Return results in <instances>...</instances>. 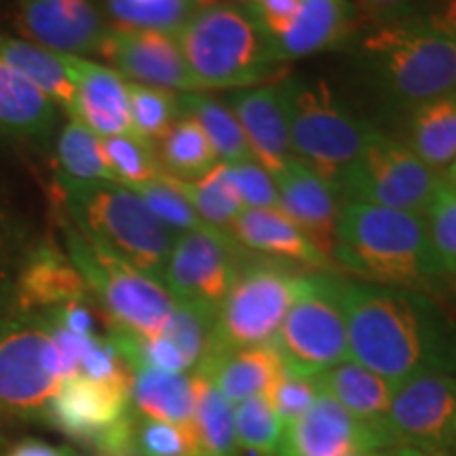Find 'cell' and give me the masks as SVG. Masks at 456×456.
<instances>
[{
  "label": "cell",
  "instance_id": "3",
  "mask_svg": "<svg viewBox=\"0 0 456 456\" xmlns=\"http://www.w3.org/2000/svg\"><path fill=\"white\" fill-rule=\"evenodd\" d=\"M345 47L393 106L410 110L456 89V45L419 15L362 28Z\"/></svg>",
  "mask_w": 456,
  "mask_h": 456
},
{
  "label": "cell",
  "instance_id": "35",
  "mask_svg": "<svg viewBox=\"0 0 456 456\" xmlns=\"http://www.w3.org/2000/svg\"><path fill=\"white\" fill-rule=\"evenodd\" d=\"M208 0H106L114 24L131 30L175 34Z\"/></svg>",
  "mask_w": 456,
  "mask_h": 456
},
{
  "label": "cell",
  "instance_id": "19",
  "mask_svg": "<svg viewBox=\"0 0 456 456\" xmlns=\"http://www.w3.org/2000/svg\"><path fill=\"white\" fill-rule=\"evenodd\" d=\"M64 64L74 85V121L83 123L100 138L134 134L129 118L127 81L110 66L89 57L66 55Z\"/></svg>",
  "mask_w": 456,
  "mask_h": 456
},
{
  "label": "cell",
  "instance_id": "52",
  "mask_svg": "<svg viewBox=\"0 0 456 456\" xmlns=\"http://www.w3.org/2000/svg\"><path fill=\"white\" fill-rule=\"evenodd\" d=\"M7 446H9V444H7V440H4V437H3V436H0V456H3L4 452H7Z\"/></svg>",
  "mask_w": 456,
  "mask_h": 456
},
{
  "label": "cell",
  "instance_id": "14",
  "mask_svg": "<svg viewBox=\"0 0 456 456\" xmlns=\"http://www.w3.org/2000/svg\"><path fill=\"white\" fill-rule=\"evenodd\" d=\"M385 431L393 448L446 456L456 446V374L431 372L395 385Z\"/></svg>",
  "mask_w": 456,
  "mask_h": 456
},
{
  "label": "cell",
  "instance_id": "47",
  "mask_svg": "<svg viewBox=\"0 0 456 456\" xmlns=\"http://www.w3.org/2000/svg\"><path fill=\"white\" fill-rule=\"evenodd\" d=\"M3 456H78L72 448L55 446L43 440H24Z\"/></svg>",
  "mask_w": 456,
  "mask_h": 456
},
{
  "label": "cell",
  "instance_id": "49",
  "mask_svg": "<svg viewBox=\"0 0 456 456\" xmlns=\"http://www.w3.org/2000/svg\"><path fill=\"white\" fill-rule=\"evenodd\" d=\"M368 456H420V454L410 452V450H403V448H389V450H379V452H372Z\"/></svg>",
  "mask_w": 456,
  "mask_h": 456
},
{
  "label": "cell",
  "instance_id": "28",
  "mask_svg": "<svg viewBox=\"0 0 456 456\" xmlns=\"http://www.w3.org/2000/svg\"><path fill=\"white\" fill-rule=\"evenodd\" d=\"M433 171H446L456 159V89L410 108L408 142Z\"/></svg>",
  "mask_w": 456,
  "mask_h": 456
},
{
  "label": "cell",
  "instance_id": "54",
  "mask_svg": "<svg viewBox=\"0 0 456 456\" xmlns=\"http://www.w3.org/2000/svg\"><path fill=\"white\" fill-rule=\"evenodd\" d=\"M454 184H456V182H454Z\"/></svg>",
  "mask_w": 456,
  "mask_h": 456
},
{
  "label": "cell",
  "instance_id": "9",
  "mask_svg": "<svg viewBox=\"0 0 456 456\" xmlns=\"http://www.w3.org/2000/svg\"><path fill=\"white\" fill-rule=\"evenodd\" d=\"M305 273L300 266L262 256L243 260L231 292L216 313L208 353L269 345L298 294Z\"/></svg>",
  "mask_w": 456,
  "mask_h": 456
},
{
  "label": "cell",
  "instance_id": "40",
  "mask_svg": "<svg viewBox=\"0 0 456 456\" xmlns=\"http://www.w3.org/2000/svg\"><path fill=\"white\" fill-rule=\"evenodd\" d=\"M134 456H197L192 425L167 423L134 412Z\"/></svg>",
  "mask_w": 456,
  "mask_h": 456
},
{
  "label": "cell",
  "instance_id": "15",
  "mask_svg": "<svg viewBox=\"0 0 456 456\" xmlns=\"http://www.w3.org/2000/svg\"><path fill=\"white\" fill-rule=\"evenodd\" d=\"M389 448L385 431L363 425L319 391L315 403L285 425L277 456H368Z\"/></svg>",
  "mask_w": 456,
  "mask_h": 456
},
{
  "label": "cell",
  "instance_id": "33",
  "mask_svg": "<svg viewBox=\"0 0 456 456\" xmlns=\"http://www.w3.org/2000/svg\"><path fill=\"white\" fill-rule=\"evenodd\" d=\"M57 180L66 182H118L108 165L100 135L83 123L68 118L55 142Z\"/></svg>",
  "mask_w": 456,
  "mask_h": 456
},
{
  "label": "cell",
  "instance_id": "12",
  "mask_svg": "<svg viewBox=\"0 0 456 456\" xmlns=\"http://www.w3.org/2000/svg\"><path fill=\"white\" fill-rule=\"evenodd\" d=\"M442 175L420 161L406 142L370 129L366 144L338 184L342 201L427 214Z\"/></svg>",
  "mask_w": 456,
  "mask_h": 456
},
{
  "label": "cell",
  "instance_id": "39",
  "mask_svg": "<svg viewBox=\"0 0 456 456\" xmlns=\"http://www.w3.org/2000/svg\"><path fill=\"white\" fill-rule=\"evenodd\" d=\"M425 220L442 275L456 279V184L444 175L433 192Z\"/></svg>",
  "mask_w": 456,
  "mask_h": 456
},
{
  "label": "cell",
  "instance_id": "13",
  "mask_svg": "<svg viewBox=\"0 0 456 456\" xmlns=\"http://www.w3.org/2000/svg\"><path fill=\"white\" fill-rule=\"evenodd\" d=\"M243 249L212 226L180 232L171 248L163 285L175 305L216 319L243 265Z\"/></svg>",
  "mask_w": 456,
  "mask_h": 456
},
{
  "label": "cell",
  "instance_id": "37",
  "mask_svg": "<svg viewBox=\"0 0 456 456\" xmlns=\"http://www.w3.org/2000/svg\"><path fill=\"white\" fill-rule=\"evenodd\" d=\"M232 416L239 448L254 456H277L285 425L265 393L235 403Z\"/></svg>",
  "mask_w": 456,
  "mask_h": 456
},
{
  "label": "cell",
  "instance_id": "53",
  "mask_svg": "<svg viewBox=\"0 0 456 456\" xmlns=\"http://www.w3.org/2000/svg\"><path fill=\"white\" fill-rule=\"evenodd\" d=\"M452 452H454V456H456V446H454V450H452Z\"/></svg>",
  "mask_w": 456,
  "mask_h": 456
},
{
  "label": "cell",
  "instance_id": "17",
  "mask_svg": "<svg viewBox=\"0 0 456 456\" xmlns=\"http://www.w3.org/2000/svg\"><path fill=\"white\" fill-rule=\"evenodd\" d=\"M26 41L66 55H98L108 26L94 0H17Z\"/></svg>",
  "mask_w": 456,
  "mask_h": 456
},
{
  "label": "cell",
  "instance_id": "51",
  "mask_svg": "<svg viewBox=\"0 0 456 456\" xmlns=\"http://www.w3.org/2000/svg\"><path fill=\"white\" fill-rule=\"evenodd\" d=\"M208 3H232V4L243 3V4H249V3H252V0H208Z\"/></svg>",
  "mask_w": 456,
  "mask_h": 456
},
{
  "label": "cell",
  "instance_id": "5",
  "mask_svg": "<svg viewBox=\"0 0 456 456\" xmlns=\"http://www.w3.org/2000/svg\"><path fill=\"white\" fill-rule=\"evenodd\" d=\"M60 214L89 241L102 245L148 277L163 283L175 232L121 182L57 180Z\"/></svg>",
  "mask_w": 456,
  "mask_h": 456
},
{
  "label": "cell",
  "instance_id": "29",
  "mask_svg": "<svg viewBox=\"0 0 456 456\" xmlns=\"http://www.w3.org/2000/svg\"><path fill=\"white\" fill-rule=\"evenodd\" d=\"M0 57L21 77L37 85L61 112L72 117L74 85L64 64V53H55L26 38L0 32Z\"/></svg>",
  "mask_w": 456,
  "mask_h": 456
},
{
  "label": "cell",
  "instance_id": "22",
  "mask_svg": "<svg viewBox=\"0 0 456 456\" xmlns=\"http://www.w3.org/2000/svg\"><path fill=\"white\" fill-rule=\"evenodd\" d=\"M228 235L241 249L262 258L305 266L309 271L338 273L334 262L281 209H243L228 228Z\"/></svg>",
  "mask_w": 456,
  "mask_h": 456
},
{
  "label": "cell",
  "instance_id": "48",
  "mask_svg": "<svg viewBox=\"0 0 456 456\" xmlns=\"http://www.w3.org/2000/svg\"><path fill=\"white\" fill-rule=\"evenodd\" d=\"M15 245H17V232L13 231V226H11L7 216L3 214V209H0V260L7 258Z\"/></svg>",
  "mask_w": 456,
  "mask_h": 456
},
{
  "label": "cell",
  "instance_id": "26",
  "mask_svg": "<svg viewBox=\"0 0 456 456\" xmlns=\"http://www.w3.org/2000/svg\"><path fill=\"white\" fill-rule=\"evenodd\" d=\"M315 380L319 391L332 397L351 416L363 425L385 431V419L395 385L353 359L336 363L334 368L315 376Z\"/></svg>",
  "mask_w": 456,
  "mask_h": 456
},
{
  "label": "cell",
  "instance_id": "16",
  "mask_svg": "<svg viewBox=\"0 0 456 456\" xmlns=\"http://www.w3.org/2000/svg\"><path fill=\"white\" fill-rule=\"evenodd\" d=\"M98 55L110 61V68L131 83L169 89L175 94L199 91L188 72L175 34L112 26L108 28Z\"/></svg>",
  "mask_w": 456,
  "mask_h": 456
},
{
  "label": "cell",
  "instance_id": "50",
  "mask_svg": "<svg viewBox=\"0 0 456 456\" xmlns=\"http://www.w3.org/2000/svg\"><path fill=\"white\" fill-rule=\"evenodd\" d=\"M444 178H448L450 182H456V159L452 161V165L446 169V175H444Z\"/></svg>",
  "mask_w": 456,
  "mask_h": 456
},
{
  "label": "cell",
  "instance_id": "45",
  "mask_svg": "<svg viewBox=\"0 0 456 456\" xmlns=\"http://www.w3.org/2000/svg\"><path fill=\"white\" fill-rule=\"evenodd\" d=\"M298 4L300 0H252L245 7L252 11L256 21L266 32V37L275 38L283 30L285 24L292 20Z\"/></svg>",
  "mask_w": 456,
  "mask_h": 456
},
{
  "label": "cell",
  "instance_id": "8",
  "mask_svg": "<svg viewBox=\"0 0 456 456\" xmlns=\"http://www.w3.org/2000/svg\"><path fill=\"white\" fill-rule=\"evenodd\" d=\"M345 277L332 271H306L281 328L269 345L283 368L298 376L323 374L349 359Z\"/></svg>",
  "mask_w": 456,
  "mask_h": 456
},
{
  "label": "cell",
  "instance_id": "25",
  "mask_svg": "<svg viewBox=\"0 0 456 456\" xmlns=\"http://www.w3.org/2000/svg\"><path fill=\"white\" fill-rule=\"evenodd\" d=\"M192 372L208 376L235 406L243 399L269 391L283 372V363L271 345H258L226 353H205Z\"/></svg>",
  "mask_w": 456,
  "mask_h": 456
},
{
  "label": "cell",
  "instance_id": "23",
  "mask_svg": "<svg viewBox=\"0 0 456 456\" xmlns=\"http://www.w3.org/2000/svg\"><path fill=\"white\" fill-rule=\"evenodd\" d=\"M355 34L349 0H300L292 20L275 38L273 53L279 64L345 47Z\"/></svg>",
  "mask_w": 456,
  "mask_h": 456
},
{
  "label": "cell",
  "instance_id": "30",
  "mask_svg": "<svg viewBox=\"0 0 456 456\" xmlns=\"http://www.w3.org/2000/svg\"><path fill=\"white\" fill-rule=\"evenodd\" d=\"M192 383H195L192 433L197 440V456H241L232 403L216 389V385L205 374L192 372Z\"/></svg>",
  "mask_w": 456,
  "mask_h": 456
},
{
  "label": "cell",
  "instance_id": "4",
  "mask_svg": "<svg viewBox=\"0 0 456 456\" xmlns=\"http://www.w3.org/2000/svg\"><path fill=\"white\" fill-rule=\"evenodd\" d=\"M199 91L248 89L279 78L281 64L252 11L232 3H205L175 32Z\"/></svg>",
  "mask_w": 456,
  "mask_h": 456
},
{
  "label": "cell",
  "instance_id": "36",
  "mask_svg": "<svg viewBox=\"0 0 456 456\" xmlns=\"http://www.w3.org/2000/svg\"><path fill=\"white\" fill-rule=\"evenodd\" d=\"M127 91L131 129L140 138L157 144L171 125L182 117L180 94L131 81H127Z\"/></svg>",
  "mask_w": 456,
  "mask_h": 456
},
{
  "label": "cell",
  "instance_id": "43",
  "mask_svg": "<svg viewBox=\"0 0 456 456\" xmlns=\"http://www.w3.org/2000/svg\"><path fill=\"white\" fill-rule=\"evenodd\" d=\"M228 167L232 171V180L245 209H281L275 180L260 163L249 159L228 163Z\"/></svg>",
  "mask_w": 456,
  "mask_h": 456
},
{
  "label": "cell",
  "instance_id": "31",
  "mask_svg": "<svg viewBox=\"0 0 456 456\" xmlns=\"http://www.w3.org/2000/svg\"><path fill=\"white\" fill-rule=\"evenodd\" d=\"M180 108L184 117L195 118L199 123L220 163L252 159L241 125L224 102L214 95L201 94V91H191V94H180Z\"/></svg>",
  "mask_w": 456,
  "mask_h": 456
},
{
  "label": "cell",
  "instance_id": "11",
  "mask_svg": "<svg viewBox=\"0 0 456 456\" xmlns=\"http://www.w3.org/2000/svg\"><path fill=\"white\" fill-rule=\"evenodd\" d=\"M66 376L64 355L41 315L0 317V412L38 416Z\"/></svg>",
  "mask_w": 456,
  "mask_h": 456
},
{
  "label": "cell",
  "instance_id": "6",
  "mask_svg": "<svg viewBox=\"0 0 456 456\" xmlns=\"http://www.w3.org/2000/svg\"><path fill=\"white\" fill-rule=\"evenodd\" d=\"M281 91L292 157L338 191L372 129L326 78L285 74Z\"/></svg>",
  "mask_w": 456,
  "mask_h": 456
},
{
  "label": "cell",
  "instance_id": "44",
  "mask_svg": "<svg viewBox=\"0 0 456 456\" xmlns=\"http://www.w3.org/2000/svg\"><path fill=\"white\" fill-rule=\"evenodd\" d=\"M425 3L427 0H349L353 20H355V32L368 26L416 15L425 7Z\"/></svg>",
  "mask_w": 456,
  "mask_h": 456
},
{
  "label": "cell",
  "instance_id": "7",
  "mask_svg": "<svg viewBox=\"0 0 456 456\" xmlns=\"http://www.w3.org/2000/svg\"><path fill=\"white\" fill-rule=\"evenodd\" d=\"M60 228L66 254L87 283L89 294L98 298L110 330L140 338H155L161 334L175 309V302L165 285L102 245L89 241L61 214Z\"/></svg>",
  "mask_w": 456,
  "mask_h": 456
},
{
  "label": "cell",
  "instance_id": "38",
  "mask_svg": "<svg viewBox=\"0 0 456 456\" xmlns=\"http://www.w3.org/2000/svg\"><path fill=\"white\" fill-rule=\"evenodd\" d=\"M102 144H104L112 174L123 186L135 188L165 174L159 163L155 144L140 135L125 134L114 135V138H102Z\"/></svg>",
  "mask_w": 456,
  "mask_h": 456
},
{
  "label": "cell",
  "instance_id": "21",
  "mask_svg": "<svg viewBox=\"0 0 456 456\" xmlns=\"http://www.w3.org/2000/svg\"><path fill=\"white\" fill-rule=\"evenodd\" d=\"M89 298V288L81 273L66 249L57 248L53 241L34 245L17 266L15 302L20 313L53 311Z\"/></svg>",
  "mask_w": 456,
  "mask_h": 456
},
{
  "label": "cell",
  "instance_id": "2",
  "mask_svg": "<svg viewBox=\"0 0 456 456\" xmlns=\"http://www.w3.org/2000/svg\"><path fill=\"white\" fill-rule=\"evenodd\" d=\"M332 258L357 281L429 294L442 271L423 214L368 203H342Z\"/></svg>",
  "mask_w": 456,
  "mask_h": 456
},
{
  "label": "cell",
  "instance_id": "18",
  "mask_svg": "<svg viewBox=\"0 0 456 456\" xmlns=\"http://www.w3.org/2000/svg\"><path fill=\"white\" fill-rule=\"evenodd\" d=\"M228 108L241 125L254 161L260 163L275 178L294 159L281 78L232 91L228 95Z\"/></svg>",
  "mask_w": 456,
  "mask_h": 456
},
{
  "label": "cell",
  "instance_id": "46",
  "mask_svg": "<svg viewBox=\"0 0 456 456\" xmlns=\"http://www.w3.org/2000/svg\"><path fill=\"white\" fill-rule=\"evenodd\" d=\"M416 15L456 45V0H427Z\"/></svg>",
  "mask_w": 456,
  "mask_h": 456
},
{
  "label": "cell",
  "instance_id": "20",
  "mask_svg": "<svg viewBox=\"0 0 456 456\" xmlns=\"http://www.w3.org/2000/svg\"><path fill=\"white\" fill-rule=\"evenodd\" d=\"M273 180L279 191L281 212L311 239L319 252L334 262L336 224L345 203L338 191L298 159H292Z\"/></svg>",
  "mask_w": 456,
  "mask_h": 456
},
{
  "label": "cell",
  "instance_id": "10",
  "mask_svg": "<svg viewBox=\"0 0 456 456\" xmlns=\"http://www.w3.org/2000/svg\"><path fill=\"white\" fill-rule=\"evenodd\" d=\"M38 419L72 440L87 444L98 456H134L131 385L70 374L45 403Z\"/></svg>",
  "mask_w": 456,
  "mask_h": 456
},
{
  "label": "cell",
  "instance_id": "32",
  "mask_svg": "<svg viewBox=\"0 0 456 456\" xmlns=\"http://www.w3.org/2000/svg\"><path fill=\"white\" fill-rule=\"evenodd\" d=\"M171 182L188 199V203L192 205L199 218L208 226L216 228V231L228 232V228L237 220V216L245 209L228 163L214 165L201 178H171Z\"/></svg>",
  "mask_w": 456,
  "mask_h": 456
},
{
  "label": "cell",
  "instance_id": "41",
  "mask_svg": "<svg viewBox=\"0 0 456 456\" xmlns=\"http://www.w3.org/2000/svg\"><path fill=\"white\" fill-rule=\"evenodd\" d=\"M131 191L146 203V208L155 214V218L175 235L208 226L167 174H161L159 178L131 188Z\"/></svg>",
  "mask_w": 456,
  "mask_h": 456
},
{
  "label": "cell",
  "instance_id": "27",
  "mask_svg": "<svg viewBox=\"0 0 456 456\" xmlns=\"http://www.w3.org/2000/svg\"><path fill=\"white\" fill-rule=\"evenodd\" d=\"M131 410L167 423L192 425L195 383L191 374L163 372L148 366L131 368Z\"/></svg>",
  "mask_w": 456,
  "mask_h": 456
},
{
  "label": "cell",
  "instance_id": "24",
  "mask_svg": "<svg viewBox=\"0 0 456 456\" xmlns=\"http://www.w3.org/2000/svg\"><path fill=\"white\" fill-rule=\"evenodd\" d=\"M60 108L0 57V138L43 144L60 123Z\"/></svg>",
  "mask_w": 456,
  "mask_h": 456
},
{
  "label": "cell",
  "instance_id": "34",
  "mask_svg": "<svg viewBox=\"0 0 456 456\" xmlns=\"http://www.w3.org/2000/svg\"><path fill=\"white\" fill-rule=\"evenodd\" d=\"M155 148L165 174L178 180L201 178L220 163L199 123L184 114L171 125Z\"/></svg>",
  "mask_w": 456,
  "mask_h": 456
},
{
  "label": "cell",
  "instance_id": "1",
  "mask_svg": "<svg viewBox=\"0 0 456 456\" xmlns=\"http://www.w3.org/2000/svg\"><path fill=\"white\" fill-rule=\"evenodd\" d=\"M349 359L393 385L420 374H456V322L419 289L345 279Z\"/></svg>",
  "mask_w": 456,
  "mask_h": 456
},
{
  "label": "cell",
  "instance_id": "42",
  "mask_svg": "<svg viewBox=\"0 0 456 456\" xmlns=\"http://www.w3.org/2000/svg\"><path fill=\"white\" fill-rule=\"evenodd\" d=\"M265 395L279 419L283 420V425H289L315 403V399L319 397V387L315 379L298 376L283 368V372L279 374V379L271 385V389Z\"/></svg>",
  "mask_w": 456,
  "mask_h": 456
}]
</instances>
